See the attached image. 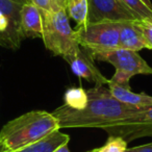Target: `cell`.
Listing matches in <instances>:
<instances>
[{
    "label": "cell",
    "mask_w": 152,
    "mask_h": 152,
    "mask_svg": "<svg viewBox=\"0 0 152 152\" xmlns=\"http://www.w3.org/2000/svg\"><path fill=\"white\" fill-rule=\"evenodd\" d=\"M88 102L81 110L68 107L66 104L53 110L52 115L63 128H101L130 117L141 108L118 101L104 86L87 90Z\"/></svg>",
    "instance_id": "1"
},
{
    "label": "cell",
    "mask_w": 152,
    "mask_h": 152,
    "mask_svg": "<svg viewBox=\"0 0 152 152\" xmlns=\"http://www.w3.org/2000/svg\"><path fill=\"white\" fill-rule=\"evenodd\" d=\"M59 129L52 113L31 110L7 122L0 130V151L15 152Z\"/></svg>",
    "instance_id": "2"
},
{
    "label": "cell",
    "mask_w": 152,
    "mask_h": 152,
    "mask_svg": "<svg viewBox=\"0 0 152 152\" xmlns=\"http://www.w3.org/2000/svg\"><path fill=\"white\" fill-rule=\"evenodd\" d=\"M42 12V39L47 50L63 58L75 55L81 50L76 31L71 27L65 7Z\"/></svg>",
    "instance_id": "3"
},
{
    "label": "cell",
    "mask_w": 152,
    "mask_h": 152,
    "mask_svg": "<svg viewBox=\"0 0 152 152\" xmlns=\"http://www.w3.org/2000/svg\"><path fill=\"white\" fill-rule=\"evenodd\" d=\"M90 55L93 59L106 61L114 66L116 71L110 80L117 85L129 87V80L133 76L137 74L152 75V68L137 51L117 47L107 50L96 51Z\"/></svg>",
    "instance_id": "4"
},
{
    "label": "cell",
    "mask_w": 152,
    "mask_h": 152,
    "mask_svg": "<svg viewBox=\"0 0 152 152\" xmlns=\"http://www.w3.org/2000/svg\"><path fill=\"white\" fill-rule=\"evenodd\" d=\"M75 31L79 46L89 54L119 47L120 21L89 22Z\"/></svg>",
    "instance_id": "5"
},
{
    "label": "cell",
    "mask_w": 152,
    "mask_h": 152,
    "mask_svg": "<svg viewBox=\"0 0 152 152\" xmlns=\"http://www.w3.org/2000/svg\"><path fill=\"white\" fill-rule=\"evenodd\" d=\"M110 137H120L128 143L135 139L152 137V106L104 127Z\"/></svg>",
    "instance_id": "6"
},
{
    "label": "cell",
    "mask_w": 152,
    "mask_h": 152,
    "mask_svg": "<svg viewBox=\"0 0 152 152\" xmlns=\"http://www.w3.org/2000/svg\"><path fill=\"white\" fill-rule=\"evenodd\" d=\"M89 22L137 20L119 0H88Z\"/></svg>",
    "instance_id": "7"
},
{
    "label": "cell",
    "mask_w": 152,
    "mask_h": 152,
    "mask_svg": "<svg viewBox=\"0 0 152 152\" xmlns=\"http://www.w3.org/2000/svg\"><path fill=\"white\" fill-rule=\"evenodd\" d=\"M64 59L70 65L75 75L86 79L89 83H93L96 86H104L107 85L110 81V79L106 78L97 69L94 64V59L85 49H81L77 54L65 57Z\"/></svg>",
    "instance_id": "8"
},
{
    "label": "cell",
    "mask_w": 152,
    "mask_h": 152,
    "mask_svg": "<svg viewBox=\"0 0 152 152\" xmlns=\"http://www.w3.org/2000/svg\"><path fill=\"white\" fill-rule=\"evenodd\" d=\"M20 29L23 38H41L43 32L42 12L37 5L27 2L20 12Z\"/></svg>",
    "instance_id": "9"
},
{
    "label": "cell",
    "mask_w": 152,
    "mask_h": 152,
    "mask_svg": "<svg viewBox=\"0 0 152 152\" xmlns=\"http://www.w3.org/2000/svg\"><path fill=\"white\" fill-rule=\"evenodd\" d=\"M107 86L110 94L118 101L126 105H130L133 107L141 108V110H145V108L152 106V96L147 95L145 93H134L131 91L129 87L117 85L110 80L108 81Z\"/></svg>",
    "instance_id": "10"
},
{
    "label": "cell",
    "mask_w": 152,
    "mask_h": 152,
    "mask_svg": "<svg viewBox=\"0 0 152 152\" xmlns=\"http://www.w3.org/2000/svg\"><path fill=\"white\" fill-rule=\"evenodd\" d=\"M119 47L137 52L142 49H148L143 36L135 24V20L120 21Z\"/></svg>",
    "instance_id": "11"
},
{
    "label": "cell",
    "mask_w": 152,
    "mask_h": 152,
    "mask_svg": "<svg viewBox=\"0 0 152 152\" xmlns=\"http://www.w3.org/2000/svg\"><path fill=\"white\" fill-rule=\"evenodd\" d=\"M69 141V135L63 133L59 129H57L43 139L25 146L15 152H53L57 147L68 144Z\"/></svg>",
    "instance_id": "12"
},
{
    "label": "cell",
    "mask_w": 152,
    "mask_h": 152,
    "mask_svg": "<svg viewBox=\"0 0 152 152\" xmlns=\"http://www.w3.org/2000/svg\"><path fill=\"white\" fill-rule=\"evenodd\" d=\"M64 7L68 17L76 22V27L89 23L88 0H64Z\"/></svg>",
    "instance_id": "13"
},
{
    "label": "cell",
    "mask_w": 152,
    "mask_h": 152,
    "mask_svg": "<svg viewBox=\"0 0 152 152\" xmlns=\"http://www.w3.org/2000/svg\"><path fill=\"white\" fill-rule=\"evenodd\" d=\"M87 91L81 88H70L65 93V104L70 108L81 110L87 105Z\"/></svg>",
    "instance_id": "14"
},
{
    "label": "cell",
    "mask_w": 152,
    "mask_h": 152,
    "mask_svg": "<svg viewBox=\"0 0 152 152\" xmlns=\"http://www.w3.org/2000/svg\"><path fill=\"white\" fill-rule=\"evenodd\" d=\"M127 10L135 16L137 20H145L152 23V10L142 0H119Z\"/></svg>",
    "instance_id": "15"
},
{
    "label": "cell",
    "mask_w": 152,
    "mask_h": 152,
    "mask_svg": "<svg viewBox=\"0 0 152 152\" xmlns=\"http://www.w3.org/2000/svg\"><path fill=\"white\" fill-rule=\"evenodd\" d=\"M22 5L23 4L14 2L13 0H0V11H2L7 16V18L12 22L13 26L20 34H21V29H20V12H21Z\"/></svg>",
    "instance_id": "16"
},
{
    "label": "cell",
    "mask_w": 152,
    "mask_h": 152,
    "mask_svg": "<svg viewBox=\"0 0 152 152\" xmlns=\"http://www.w3.org/2000/svg\"><path fill=\"white\" fill-rule=\"evenodd\" d=\"M127 149V142L120 137H110L105 145L98 148L97 152H124Z\"/></svg>",
    "instance_id": "17"
},
{
    "label": "cell",
    "mask_w": 152,
    "mask_h": 152,
    "mask_svg": "<svg viewBox=\"0 0 152 152\" xmlns=\"http://www.w3.org/2000/svg\"><path fill=\"white\" fill-rule=\"evenodd\" d=\"M135 24L141 31L148 49H152V23L145 20H135Z\"/></svg>",
    "instance_id": "18"
},
{
    "label": "cell",
    "mask_w": 152,
    "mask_h": 152,
    "mask_svg": "<svg viewBox=\"0 0 152 152\" xmlns=\"http://www.w3.org/2000/svg\"><path fill=\"white\" fill-rule=\"evenodd\" d=\"M28 2L44 11H51L64 5V0H28Z\"/></svg>",
    "instance_id": "19"
},
{
    "label": "cell",
    "mask_w": 152,
    "mask_h": 152,
    "mask_svg": "<svg viewBox=\"0 0 152 152\" xmlns=\"http://www.w3.org/2000/svg\"><path fill=\"white\" fill-rule=\"evenodd\" d=\"M135 152H152V143L137 146V151Z\"/></svg>",
    "instance_id": "20"
},
{
    "label": "cell",
    "mask_w": 152,
    "mask_h": 152,
    "mask_svg": "<svg viewBox=\"0 0 152 152\" xmlns=\"http://www.w3.org/2000/svg\"><path fill=\"white\" fill-rule=\"evenodd\" d=\"M53 152H71V151L68 148V144H65V145H61L59 147H57Z\"/></svg>",
    "instance_id": "21"
},
{
    "label": "cell",
    "mask_w": 152,
    "mask_h": 152,
    "mask_svg": "<svg viewBox=\"0 0 152 152\" xmlns=\"http://www.w3.org/2000/svg\"><path fill=\"white\" fill-rule=\"evenodd\" d=\"M144 3H145L146 5H147L148 7H149L150 10H152V2H151V0H142Z\"/></svg>",
    "instance_id": "22"
},
{
    "label": "cell",
    "mask_w": 152,
    "mask_h": 152,
    "mask_svg": "<svg viewBox=\"0 0 152 152\" xmlns=\"http://www.w3.org/2000/svg\"><path fill=\"white\" fill-rule=\"evenodd\" d=\"M14 2H17L19 4H25V3L28 2V0H13Z\"/></svg>",
    "instance_id": "23"
},
{
    "label": "cell",
    "mask_w": 152,
    "mask_h": 152,
    "mask_svg": "<svg viewBox=\"0 0 152 152\" xmlns=\"http://www.w3.org/2000/svg\"><path fill=\"white\" fill-rule=\"evenodd\" d=\"M137 151V147H132V148H127L124 152H135Z\"/></svg>",
    "instance_id": "24"
},
{
    "label": "cell",
    "mask_w": 152,
    "mask_h": 152,
    "mask_svg": "<svg viewBox=\"0 0 152 152\" xmlns=\"http://www.w3.org/2000/svg\"><path fill=\"white\" fill-rule=\"evenodd\" d=\"M97 150H98V148H96V149H93V150H91V151H89V152H97Z\"/></svg>",
    "instance_id": "25"
},
{
    "label": "cell",
    "mask_w": 152,
    "mask_h": 152,
    "mask_svg": "<svg viewBox=\"0 0 152 152\" xmlns=\"http://www.w3.org/2000/svg\"><path fill=\"white\" fill-rule=\"evenodd\" d=\"M97 151H98V150H97Z\"/></svg>",
    "instance_id": "26"
},
{
    "label": "cell",
    "mask_w": 152,
    "mask_h": 152,
    "mask_svg": "<svg viewBox=\"0 0 152 152\" xmlns=\"http://www.w3.org/2000/svg\"><path fill=\"white\" fill-rule=\"evenodd\" d=\"M0 152H1V151H0Z\"/></svg>",
    "instance_id": "27"
}]
</instances>
